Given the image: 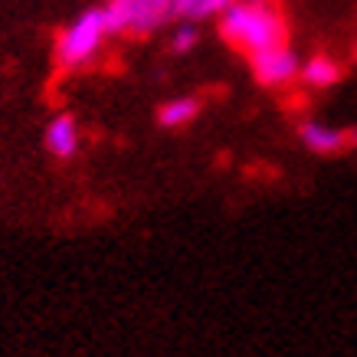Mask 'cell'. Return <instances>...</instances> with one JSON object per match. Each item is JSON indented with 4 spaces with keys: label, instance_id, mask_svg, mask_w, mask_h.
I'll use <instances>...</instances> for the list:
<instances>
[{
    "label": "cell",
    "instance_id": "1",
    "mask_svg": "<svg viewBox=\"0 0 357 357\" xmlns=\"http://www.w3.org/2000/svg\"><path fill=\"white\" fill-rule=\"evenodd\" d=\"M220 36L239 53H259L269 46L289 43V20L275 3H252V0H233L217 17Z\"/></svg>",
    "mask_w": 357,
    "mask_h": 357
},
{
    "label": "cell",
    "instance_id": "2",
    "mask_svg": "<svg viewBox=\"0 0 357 357\" xmlns=\"http://www.w3.org/2000/svg\"><path fill=\"white\" fill-rule=\"evenodd\" d=\"M109 36L112 26L105 7L82 10L56 40V63H59V69H82V66H89L102 53V46L109 43Z\"/></svg>",
    "mask_w": 357,
    "mask_h": 357
},
{
    "label": "cell",
    "instance_id": "3",
    "mask_svg": "<svg viewBox=\"0 0 357 357\" xmlns=\"http://www.w3.org/2000/svg\"><path fill=\"white\" fill-rule=\"evenodd\" d=\"M105 13H109L112 36L119 33L148 36V33L161 30L167 20H174V3L171 0H109Z\"/></svg>",
    "mask_w": 357,
    "mask_h": 357
},
{
    "label": "cell",
    "instance_id": "4",
    "mask_svg": "<svg viewBox=\"0 0 357 357\" xmlns=\"http://www.w3.org/2000/svg\"><path fill=\"white\" fill-rule=\"evenodd\" d=\"M249 69H252V79L262 89H285L298 79L302 59H298V53L289 43H279L249 56Z\"/></svg>",
    "mask_w": 357,
    "mask_h": 357
},
{
    "label": "cell",
    "instance_id": "5",
    "mask_svg": "<svg viewBox=\"0 0 357 357\" xmlns=\"http://www.w3.org/2000/svg\"><path fill=\"white\" fill-rule=\"evenodd\" d=\"M43 141H46V151L53 154V158H59V161L76 158L79 141H82V135H79V121L73 119V115H56V119L46 125Z\"/></svg>",
    "mask_w": 357,
    "mask_h": 357
},
{
    "label": "cell",
    "instance_id": "6",
    "mask_svg": "<svg viewBox=\"0 0 357 357\" xmlns=\"http://www.w3.org/2000/svg\"><path fill=\"white\" fill-rule=\"evenodd\" d=\"M298 135H302L305 148L314 154H321V158L347 148V131L335 128V125H325V121H302V125H298Z\"/></svg>",
    "mask_w": 357,
    "mask_h": 357
},
{
    "label": "cell",
    "instance_id": "7",
    "mask_svg": "<svg viewBox=\"0 0 357 357\" xmlns=\"http://www.w3.org/2000/svg\"><path fill=\"white\" fill-rule=\"evenodd\" d=\"M298 79H302L308 89H331V86H337V79H341V63L331 59V56H325V53L308 56L302 63Z\"/></svg>",
    "mask_w": 357,
    "mask_h": 357
},
{
    "label": "cell",
    "instance_id": "8",
    "mask_svg": "<svg viewBox=\"0 0 357 357\" xmlns=\"http://www.w3.org/2000/svg\"><path fill=\"white\" fill-rule=\"evenodd\" d=\"M197 115H200V102H197V98H190V96L167 98L161 109H158V125L177 131V128H187Z\"/></svg>",
    "mask_w": 357,
    "mask_h": 357
},
{
    "label": "cell",
    "instance_id": "9",
    "mask_svg": "<svg viewBox=\"0 0 357 357\" xmlns=\"http://www.w3.org/2000/svg\"><path fill=\"white\" fill-rule=\"evenodd\" d=\"M171 3H174V20L200 23V20H213V17H220L233 0H171Z\"/></svg>",
    "mask_w": 357,
    "mask_h": 357
},
{
    "label": "cell",
    "instance_id": "10",
    "mask_svg": "<svg viewBox=\"0 0 357 357\" xmlns=\"http://www.w3.org/2000/svg\"><path fill=\"white\" fill-rule=\"evenodd\" d=\"M200 43V33H197V23H187V20H181V26L171 33V50L177 56H187L194 46Z\"/></svg>",
    "mask_w": 357,
    "mask_h": 357
},
{
    "label": "cell",
    "instance_id": "11",
    "mask_svg": "<svg viewBox=\"0 0 357 357\" xmlns=\"http://www.w3.org/2000/svg\"><path fill=\"white\" fill-rule=\"evenodd\" d=\"M347 144H351V148H357V128L347 131Z\"/></svg>",
    "mask_w": 357,
    "mask_h": 357
},
{
    "label": "cell",
    "instance_id": "12",
    "mask_svg": "<svg viewBox=\"0 0 357 357\" xmlns=\"http://www.w3.org/2000/svg\"><path fill=\"white\" fill-rule=\"evenodd\" d=\"M252 3H275V0H252Z\"/></svg>",
    "mask_w": 357,
    "mask_h": 357
},
{
    "label": "cell",
    "instance_id": "13",
    "mask_svg": "<svg viewBox=\"0 0 357 357\" xmlns=\"http://www.w3.org/2000/svg\"><path fill=\"white\" fill-rule=\"evenodd\" d=\"M354 59H357V43H354Z\"/></svg>",
    "mask_w": 357,
    "mask_h": 357
}]
</instances>
